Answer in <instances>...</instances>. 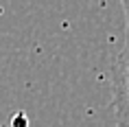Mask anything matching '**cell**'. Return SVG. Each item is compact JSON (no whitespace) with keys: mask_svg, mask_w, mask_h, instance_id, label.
Masks as SVG:
<instances>
[{"mask_svg":"<svg viewBox=\"0 0 129 127\" xmlns=\"http://www.w3.org/2000/svg\"><path fill=\"white\" fill-rule=\"evenodd\" d=\"M114 110L118 125L129 127V40H125L114 61Z\"/></svg>","mask_w":129,"mask_h":127,"instance_id":"6da1fadb","label":"cell"},{"mask_svg":"<svg viewBox=\"0 0 129 127\" xmlns=\"http://www.w3.org/2000/svg\"><path fill=\"white\" fill-rule=\"evenodd\" d=\"M122 13H125V18H127V31H125V35H127V37H125V40H129V0H122Z\"/></svg>","mask_w":129,"mask_h":127,"instance_id":"7a4b0ae2","label":"cell"},{"mask_svg":"<svg viewBox=\"0 0 129 127\" xmlns=\"http://www.w3.org/2000/svg\"><path fill=\"white\" fill-rule=\"evenodd\" d=\"M118 127H120V125H118Z\"/></svg>","mask_w":129,"mask_h":127,"instance_id":"3957f363","label":"cell"}]
</instances>
